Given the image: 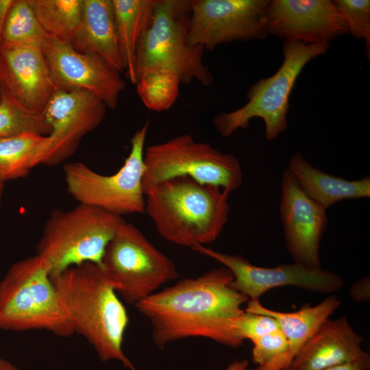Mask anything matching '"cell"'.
I'll use <instances>...</instances> for the list:
<instances>
[{
  "label": "cell",
  "instance_id": "obj_1",
  "mask_svg": "<svg viewBox=\"0 0 370 370\" xmlns=\"http://www.w3.org/2000/svg\"><path fill=\"white\" fill-rule=\"evenodd\" d=\"M234 279L225 267L179 280L135 305L149 321L157 346L190 337H203L238 347L243 342L234 332L236 319L249 299L231 286Z\"/></svg>",
  "mask_w": 370,
  "mask_h": 370
},
{
  "label": "cell",
  "instance_id": "obj_2",
  "mask_svg": "<svg viewBox=\"0 0 370 370\" xmlns=\"http://www.w3.org/2000/svg\"><path fill=\"white\" fill-rule=\"evenodd\" d=\"M75 332L82 335L102 361L117 360L136 370L122 345L129 317L100 267L87 262L51 276Z\"/></svg>",
  "mask_w": 370,
  "mask_h": 370
},
{
  "label": "cell",
  "instance_id": "obj_3",
  "mask_svg": "<svg viewBox=\"0 0 370 370\" xmlns=\"http://www.w3.org/2000/svg\"><path fill=\"white\" fill-rule=\"evenodd\" d=\"M229 194L180 177L145 191V212L167 241L193 248L214 241L228 221Z\"/></svg>",
  "mask_w": 370,
  "mask_h": 370
},
{
  "label": "cell",
  "instance_id": "obj_4",
  "mask_svg": "<svg viewBox=\"0 0 370 370\" xmlns=\"http://www.w3.org/2000/svg\"><path fill=\"white\" fill-rule=\"evenodd\" d=\"M0 330H45L62 338L75 333L49 270L36 254L12 264L0 281Z\"/></svg>",
  "mask_w": 370,
  "mask_h": 370
},
{
  "label": "cell",
  "instance_id": "obj_5",
  "mask_svg": "<svg viewBox=\"0 0 370 370\" xmlns=\"http://www.w3.org/2000/svg\"><path fill=\"white\" fill-rule=\"evenodd\" d=\"M125 219L97 207L79 204L51 213L36 245V255L51 276L92 263L99 267L105 250Z\"/></svg>",
  "mask_w": 370,
  "mask_h": 370
},
{
  "label": "cell",
  "instance_id": "obj_6",
  "mask_svg": "<svg viewBox=\"0 0 370 370\" xmlns=\"http://www.w3.org/2000/svg\"><path fill=\"white\" fill-rule=\"evenodd\" d=\"M190 0H156L150 23L136 49L135 74L156 68L174 71L182 84L196 80L203 86L213 82L203 61L204 49L188 40Z\"/></svg>",
  "mask_w": 370,
  "mask_h": 370
},
{
  "label": "cell",
  "instance_id": "obj_7",
  "mask_svg": "<svg viewBox=\"0 0 370 370\" xmlns=\"http://www.w3.org/2000/svg\"><path fill=\"white\" fill-rule=\"evenodd\" d=\"M329 47L330 42L306 45L284 40V59L278 71L251 86L244 106L216 115L212 120L216 130L228 137L239 129L247 128L250 121L258 117L264 121L267 139H275L287 129L289 98L297 79L311 60L325 53Z\"/></svg>",
  "mask_w": 370,
  "mask_h": 370
},
{
  "label": "cell",
  "instance_id": "obj_8",
  "mask_svg": "<svg viewBox=\"0 0 370 370\" xmlns=\"http://www.w3.org/2000/svg\"><path fill=\"white\" fill-rule=\"evenodd\" d=\"M143 191L166 180L186 177L199 184L221 188L229 194L243 182L238 159L188 134L149 146L144 153Z\"/></svg>",
  "mask_w": 370,
  "mask_h": 370
},
{
  "label": "cell",
  "instance_id": "obj_9",
  "mask_svg": "<svg viewBox=\"0 0 370 370\" xmlns=\"http://www.w3.org/2000/svg\"><path fill=\"white\" fill-rule=\"evenodd\" d=\"M99 267L116 293L134 306L178 277L174 262L125 221L108 243Z\"/></svg>",
  "mask_w": 370,
  "mask_h": 370
},
{
  "label": "cell",
  "instance_id": "obj_10",
  "mask_svg": "<svg viewBox=\"0 0 370 370\" xmlns=\"http://www.w3.org/2000/svg\"><path fill=\"white\" fill-rule=\"evenodd\" d=\"M148 120L133 134L131 149L117 172L105 175L80 162H68L63 170L68 192L79 204L121 216L145 212L143 179Z\"/></svg>",
  "mask_w": 370,
  "mask_h": 370
},
{
  "label": "cell",
  "instance_id": "obj_11",
  "mask_svg": "<svg viewBox=\"0 0 370 370\" xmlns=\"http://www.w3.org/2000/svg\"><path fill=\"white\" fill-rule=\"evenodd\" d=\"M269 0H190L188 40L213 50L224 43L269 36Z\"/></svg>",
  "mask_w": 370,
  "mask_h": 370
},
{
  "label": "cell",
  "instance_id": "obj_12",
  "mask_svg": "<svg viewBox=\"0 0 370 370\" xmlns=\"http://www.w3.org/2000/svg\"><path fill=\"white\" fill-rule=\"evenodd\" d=\"M191 249L228 269L234 277L231 286L249 300H259L268 291L281 286L332 295L344 285L343 280L338 274L321 268L310 269L295 262L262 267L251 264L241 255L222 253L203 245Z\"/></svg>",
  "mask_w": 370,
  "mask_h": 370
},
{
  "label": "cell",
  "instance_id": "obj_13",
  "mask_svg": "<svg viewBox=\"0 0 370 370\" xmlns=\"http://www.w3.org/2000/svg\"><path fill=\"white\" fill-rule=\"evenodd\" d=\"M106 108L88 91L56 88L42 112L49 134L41 164L56 165L69 158L82 138L101 124Z\"/></svg>",
  "mask_w": 370,
  "mask_h": 370
},
{
  "label": "cell",
  "instance_id": "obj_14",
  "mask_svg": "<svg viewBox=\"0 0 370 370\" xmlns=\"http://www.w3.org/2000/svg\"><path fill=\"white\" fill-rule=\"evenodd\" d=\"M286 247L295 263L321 267L320 242L328 225L326 210L308 197L286 169L279 204Z\"/></svg>",
  "mask_w": 370,
  "mask_h": 370
},
{
  "label": "cell",
  "instance_id": "obj_15",
  "mask_svg": "<svg viewBox=\"0 0 370 370\" xmlns=\"http://www.w3.org/2000/svg\"><path fill=\"white\" fill-rule=\"evenodd\" d=\"M56 88L88 91L114 108L125 83L121 73L101 57L79 52L71 45L50 37L45 51Z\"/></svg>",
  "mask_w": 370,
  "mask_h": 370
},
{
  "label": "cell",
  "instance_id": "obj_16",
  "mask_svg": "<svg viewBox=\"0 0 370 370\" xmlns=\"http://www.w3.org/2000/svg\"><path fill=\"white\" fill-rule=\"evenodd\" d=\"M267 23L269 34L306 45L330 42L347 33L330 0L269 1Z\"/></svg>",
  "mask_w": 370,
  "mask_h": 370
},
{
  "label": "cell",
  "instance_id": "obj_17",
  "mask_svg": "<svg viewBox=\"0 0 370 370\" xmlns=\"http://www.w3.org/2000/svg\"><path fill=\"white\" fill-rule=\"evenodd\" d=\"M0 86L27 110L42 113L56 89L40 49L3 42Z\"/></svg>",
  "mask_w": 370,
  "mask_h": 370
},
{
  "label": "cell",
  "instance_id": "obj_18",
  "mask_svg": "<svg viewBox=\"0 0 370 370\" xmlns=\"http://www.w3.org/2000/svg\"><path fill=\"white\" fill-rule=\"evenodd\" d=\"M363 338L345 317L327 319L306 341L287 370H324L348 362L370 367Z\"/></svg>",
  "mask_w": 370,
  "mask_h": 370
},
{
  "label": "cell",
  "instance_id": "obj_19",
  "mask_svg": "<svg viewBox=\"0 0 370 370\" xmlns=\"http://www.w3.org/2000/svg\"><path fill=\"white\" fill-rule=\"evenodd\" d=\"M340 305L341 300L334 294L314 306H306L295 312L273 310L262 306L260 300H249L245 310L274 318L288 343L283 356L254 370H287L306 341Z\"/></svg>",
  "mask_w": 370,
  "mask_h": 370
},
{
  "label": "cell",
  "instance_id": "obj_20",
  "mask_svg": "<svg viewBox=\"0 0 370 370\" xmlns=\"http://www.w3.org/2000/svg\"><path fill=\"white\" fill-rule=\"evenodd\" d=\"M71 46L101 57L120 73L125 70L112 0H82L81 25Z\"/></svg>",
  "mask_w": 370,
  "mask_h": 370
},
{
  "label": "cell",
  "instance_id": "obj_21",
  "mask_svg": "<svg viewBox=\"0 0 370 370\" xmlns=\"http://www.w3.org/2000/svg\"><path fill=\"white\" fill-rule=\"evenodd\" d=\"M287 169L304 193L323 208L343 199L370 197V177L347 180L322 171L297 153L288 161Z\"/></svg>",
  "mask_w": 370,
  "mask_h": 370
},
{
  "label": "cell",
  "instance_id": "obj_22",
  "mask_svg": "<svg viewBox=\"0 0 370 370\" xmlns=\"http://www.w3.org/2000/svg\"><path fill=\"white\" fill-rule=\"evenodd\" d=\"M156 0H112L119 47L129 79L136 84V53L148 27Z\"/></svg>",
  "mask_w": 370,
  "mask_h": 370
},
{
  "label": "cell",
  "instance_id": "obj_23",
  "mask_svg": "<svg viewBox=\"0 0 370 370\" xmlns=\"http://www.w3.org/2000/svg\"><path fill=\"white\" fill-rule=\"evenodd\" d=\"M48 136L25 133L0 138V176L4 182L27 176L42 164Z\"/></svg>",
  "mask_w": 370,
  "mask_h": 370
},
{
  "label": "cell",
  "instance_id": "obj_24",
  "mask_svg": "<svg viewBox=\"0 0 370 370\" xmlns=\"http://www.w3.org/2000/svg\"><path fill=\"white\" fill-rule=\"evenodd\" d=\"M45 32L72 45L82 21V0H29Z\"/></svg>",
  "mask_w": 370,
  "mask_h": 370
},
{
  "label": "cell",
  "instance_id": "obj_25",
  "mask_svg": "<svg viewBox=\"0 0 370 370\" xmlns=\"http://www.w3.org/2000/svg\"><path fill=\"white\" fill-rule=\"evenodd\" d=\"M49 40L50 36L40 25L29 0H14L5 23L3 42L45 52Z\"/></svg>",
  "mask_w": 370,
  "mask_h": 370
},
{
  "label": "cell",
  "instance_id": "obj_26",
  "mask_svg": "<svg viewBox=\"0 0 370 370\" xmlns=\"http://www.w3.org/2000/svg\"><path fill=\"white\" fill-rule=\"evenodd\" d=\"M181 84L174 71L156 68L141 73L135 85L145 106L153 111L162 112L174 105L180 95Z\"/></svg>",
  "mask_w": 370,
  "mask_h": 370
},
{
  "label": "cell",
  "instance_id": "obj_27",
  "mask_svg": "<svg viewBox=\"0 0 370 370\" xmlns=\"http://www.w3.org/2000/svg\"><path fill=\"white\" fill-rule=\"evenodd\" d=\"M25 133L48 135L49 129L45 124L42 113L27 110L2 90L0 101V138Z\"/></svg>",
  "mask_w": 370,
  "mask_h": 370
},
{
  "label": "cell",
  "instance_id": "obj_28",
  "mask_svg": "<svg viewBox=\"0 0 370 370\" xmlns=\"http://www.w3.org/2000/svg\"><path fill=\"white\" fill-rule=\"evenodd\" d=\"M346 32L365 41L366 54L370 57V1H333Z\"/></svg>",
  "mask_w": 370,
  "mask_h": 370
},
{
  "label": "cell",
  "instance_id": "obj_29",
  "mask_svg": "<svg viewBox=\"0 0 370 370\" xmlns=\"http://www.w3.org/2000/svg\"><path fill=\"white\" fill-rule=\"evenodd\" d=\"M252 360L257 367L264 366L283 356L288 351V341L280 329L251 342Z\"/></svg>",
  "mask_w": 370,
  "mask_h": 370
},
{
  "label": "cell",
  "instance_id": "obj_30",
  "mask_svg": "<svg viewBox=\"0 0 370 370\" xmlns=\"http://www.w3.org/2000/svg\"><path fill=\"white\" fill-rule=\"evenodd\" d=\"M234 328L237 338L244 340H254L274 330L280 329L278 321L270 316L245 311L236 319Z\"/></svg>",
  "mask_w": 370,
  "mask_h": 370
},
{
  "label": "cell",
  "instance_id": "obj_31",
  "mask_svg": "<svg viewBox=\"0 0 370 370\" xmlns=\"http://www.w3.org/2000/svg\"><path fill=\"white\" fill-rule=\"evenodd\" d=\"M349 297L356 302H367L370 300V279L362 277L352 284L349 292Z\"/></svg>",
  "mask_w": 370,
  "mask_h": 370
},
{
  "label": "cell",
  "instance_id": "obj_32",
  "mask_svg": "<svg viewBox=\"0 0 370 370\" xmlns=\"http://www.w3.org/2000/svg\"><path fill=\"white\" fill-rule=\"evenodd\" d=\"M14 0H0V48L3 43V32L9 10Z\"/></svg>",
  "mask_w": 370,
  "mask_h": 370
},
{
  "label": "cell",
  "instance_id": "obj_33",
  "mask_svg": "<svg viewBox=\"0 0 370 370\" xmlns=\"http://www.w3.org/2000/svg\"><path fill=\"white\" fill-rule=\"evenodd\" d=\"M369 367L359 362H348L336 365L324 370H369Z\"/></svg>",
  "mask_w": 370,
  "mask_h": 370
},
{
  "label": "cell",
  "instance_id": "obj_34",
  "mask_svg": "<svg viewBox=\"0 0 370 370\" xmlns=\"http://www.w3.org/2000/svg\"><path fill=\"white\" fill-rule=\"evenodd\" d=\"M225 370H254V369L249 367L247 360H241L230 363Z\"/></svg>",
  "mask_w": 370,
  "mask_h": 370
},
{
  "label": "cell",
  "instance_id": "obj_35",
  "mask_svg": "<svg viewBox=\"0 0 370 370\" xmlns=\"http://www.w3.org/2000/svg\"><path fill=\"white\" fill-rule=\"evenodd\" d=\"M0 370H21L15 365L5 359L0 358Z\"/></svg>",
  "mask_w": 370,
  "mask_h": 370
},
{
  "label": "cell",
  "instance_id": "obj_36",
  "mask_svg": "<svg viewBox=\"0 0 370 370\" xmlns=\"http://www.w3.org/2000/svg\"><path fill=\"white\" fill-rule=\"evenodd\" d=\"M4 183L5 182L3 180V179L0 176V204H1V198L3 195V192Z\"/></svg>",
  "mask_w": 370,
  "mask_h": 370
},
{
  "label": "cell",
  "instance_id": "obj_37",
  "mask_svg": "<svg viewBox=\"0 0 370 370\" xmlns=\"http://www.w3.org/2000/svg\"><path fill=\"white\" fill-rule=\"evenodd\" d=\"M1 97H2V90H1V86H0V101L1 99Z\"/></svg>",
  "mask_w": 370,
  "mask_h": 370
}]
</instances>
